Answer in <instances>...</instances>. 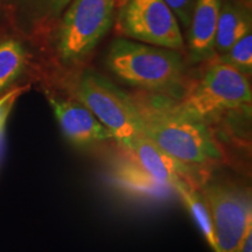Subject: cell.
<instances>
[{
    "mask_svg": "<svg viewBox=\"0 0 252 252\" xmlns=\"http://www.w3.org/2000/svg\"><path fill=\"white\" fill-rule=\"evenodd\" d=\"M143 134L169 156L187 165L208 169L224 161V151L210 125L166 94H131Z\"/></svg>",
    "mask_w": 252,
    "mask_h": 252,
    "instance_id": "6da1fadb",
    "label": "cell"
},
{
    "mask_svg": "<svg viewBox=\"0 0 252 252\" xmlns=\"http://www.w3.org/2000/svg\"><path fill=\"white\" fill-rule=\"evenodd\" d=\"M106 67L128 86L166 94L178 89L185 72L179 50L130 39L113 41L106 55Z\"/></svg>",
    "mask_w": 252,
    "mask_h": 252,
    "instance_id": "7a4b0ae2",
    "label": "cell"
},
{
    "mask_svg": "<svg viewBox=\"0 0 252 252\" xmlns=\"http://www.w3.org/2000/svg\"><path fill=\"white\" fill-rule=\"evenodd\" d=\"M72 96L111 132L121 149L143 134L131 94L102 75L93 70L81 72L72 83Z\"/></svg>",
    "mask_w": 252,
    "mask_h": 252,
    "instance_id": "3957f363",
    "label": "cell"
},
{
    "mask_svg": "<svg viewBox=\"0 0 252 252\" xmlns=\"http://www.w3.org/2000/svg\"><path fill=\"white\" fill-rule=\"evenodd\" d=\"M179 100L189 112L210 125L220 115L250 110L252 90L247 75L219 60Z\"/></svg>",
    "mask_w": 252,
    "mask_h": 252,
    "instance_id": "277c9868",
    "label": "cell"
},
{
    "mask_svg": "<svg viewBox=\"0 0 252 252\" xmlns=\"http://www.w3.org/2000/svg\"><path fill=\"white\" fill-rule=\"evenodd\" d=\"M116 0H70L63 9L54 48L64 64H77L111 28Z\"/></svg>",
    "mask_w": 252,
    "mask_h": 252,
    "instance_id": "5b68a950",
    "label": "cell"
},
{
    "mask_svg": "<svg viewBox=\"0 0 252 252\" xmlns=\"http://www.w3.org/2000/svg\"><path fill=\"white\" fill-rule=\"evenodd\" d=\"M117 30L127 39L180 50L184 47L180 23L163 0H123Z\"/></svg>",
    "mask_w": 252,
    "mask_h": 252,
    "instance_id": "8992f818",
    "label": "cell"
},
{
    "mask_svg": "<svg viewBox=\"0 0 252 252\" xmlns=\"http://www.w3.org/2000/svg\"><path fill=\"white\" fill-rule=\"evenodd\" d=\"M200 193L212 217L219 251L236 252L252 225L250 190L229 182H214L204 184Z\"/></svg>",
    "mask_w": 252,
    "mask_h": 252,
    "instance_id": "52a82bcc",
    "label": "cell"
},
{
    "mask_svg": "<svg viewBox=\"0 0 252 252\" xmlns=\"http://www.w3.org/2000/svg\"><path fill=\"white\" fill-rule=\"evenodd\" d=\"M122 151L135 160L158 181L168 186L173 191L180 185H188L200 190L206 184L204 171L207 169L179 161L144 134L132 140Z\"/></svg>",
    "mask_w": 252,
    "mask_h": 252,
    "instance_id": "ba28073f",
    "label": "cell"
},
{
    "mask_svg": "<svg viewBox=\"0 0 252 252\" xmlns=\"http://www.w3.org/2000/svg\"><path fill=\"white\" fill-rule=\"evenodd\" d=\"M46 96L60 130L70 144L89 147L113 140L111 132L78 100L63 98L52 93H46Z\"/></svg>",
    "mask_w": 252,
    "mask_h": 252,
    "instance_id": "9c48e42d",
    "label": "cell"
},
{
    "mask_svg": "<svg viewBox=\"0 0 252 252\" xmlns=\"http://www.w3.org/2000/svg\"><path fill=\"white\" fill-rule=\"evenodd\" d=\"M223 0H194L188 24V50L193 62L212 58Z\"/></svg>",
    "mask_w": 252,
    "mask_h": 252,
    "instance_id": "30bf717a",
    "label": "cell"
},
{
    "mask_svg": "<svg viewBox=\"0 0 252 252\" xmlns=\"http://www.w3.org/2000/svg\"><path fill=\"white\" fill-rule=\"evenodd\" d=\"M112 179L119 188L134 196L162 200L174 193L124 152L113 163Z\"/></svg>",
    "mask_w": 252,
    "mask_h": 252,
    "instance_id": "8fae6325",
    "label": "cell"
},
{
    "mask_svg": "<svg viewBox=\"0 0 252 252\" xmlns=\"http://www.w3.org/2000/svg\"><path fill=\"white\" fill-rule=\"evenodd\" d=\"M249 32H251V18L248 9L234 1L225 0L220 7L214 52L224 54Z\"/></svg>",
    "mask_w": 252,
    "mask_h": 252,
    "instance_id": "7c38bea8",
    "label": "cell"
},
{
    "mask_svg": "<svg viewBox=\"0 0 252 252\" xmlns=\"http://www.w3.org/2000/svg\"><path fill=\"white\" fill-rule=\"evenodd\" d=\"M30 64V54L21 41L0 39V96L19 87Z\"/></svg>",
    "mask_w": 252,
    "mask_h": 252,
    "instance_id": "4fadbf2b",
    "label": "cell"
},
{
    "mask_svg": "<svg viewBox=\"0 0 252 252\" xmlns=\"http://www.w3.org/2000/svg\"><path fill=\"white\" fill-rule=\"evenodd\" d=\"M220 61L228 63L244 75L252 72V34L251 32L242 36L237 42L230 47L228 52L220 58Z\"/></svg>",
    "mask_w": 252,
    "mask_h": 252,
    "instance_id": "5bb4252c",
    "label": "cell"
},
{
    "mask_svg": "<svg viewBox=\"0 0 252 252\" xmlns=\"http://www.w3.org/2000/svg\"><path fill=\"white\" fill-rule=\"evenodd\" d=\"M30 84H24V86L15 87L12 90L2 94V96H0V159H1L2 152H4L6 127H7L9 116L13 111L17 100L26 91L30 90Z\"/></svg>",
    "mask_w": 252,
    "mask_h": 252,
    "instance_id": "9a60e30c",
    "label": "cell"
},
{
    "mask_svg": "<svg viewBox=\"0 0 252 252\" xmlns=\"http://www.w3.org/2000/svg\"><path fill=\"white\" fill-rule=\"evenodd\" d=\"M163 1L174 12L179 23H181L185 27H188L194 0H163Z\"/></svg>",
    "mask_w": 252,
    "mask_h": 252,
    "instance_id": "2e32d148",
    "label": "cell"
},
{
    "mask_svg": "<svg viewBox=\"0 0 252 252\" xmlns=\"http://www.w3.org/2000/svg\"><path fill=\"white\" fill-rule=\"evenodd\" d=\"M70 0H36L41 13L49 18L61 14Z\"/></svg>",
    "mask_w": 252,
    "mask_h": 252,
    "instance_id": "e0dca14e",
    "label": "cell"
},
{
    "mask_svg": "<svg viewBox=\"0 0 252 252\" xmlns=\"http://www.w3.org/2000/svg\"><path fill=\"white\" fill-rule=\"evenodd\" d=\"M236 252H252V225L244 234Z\"/></svg>",
    "mask_w": 252,
    "mask_h": 252,
    "instance_id": "ac0fdd59",
    "label": "cell"
}]
</instances>
